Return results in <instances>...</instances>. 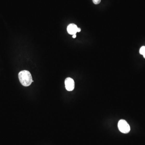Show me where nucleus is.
<instances>
[{
  "label": "nucleus",
  "mask_w": 145,
  "mask_h": 145,
  "mask_svg": "<svg viewBox=\"0 0 145 145\" xmlns=\"http://www.w3.org/2000/svg\"><path fill=\"white\" fill-rule=\"evenodd\" d=\"M20 82L22 85L25 87L30 86L32 82V78L30 72L27 70L20 72L18 74Z\"/></svg>",
  "instance_id": "obj_1"
},
{
  "label": "nucleus",
  "mask_w": 145,
  "mask_h": 145,
  "mask_svg": "<svg viewBox=\"0 0 145 145\" xmlns=\"http://www.w3.org/2000/svg\"><path fill=\"white\" fill-rule=\"evenodd\" d=\"M118 127L119 131L123 134H128L130 131V127L126 120L121 119L118 121Z\"/></svg>",
  "instance_id": "obj_2"
},
{
  "label": "nucleus",
  "mask_w": 145,
  "mask_h": 145,
  "mask_svg": "<svg viewBox=\"0 0 145 145\" xmlns=\"http://www.w3.org/2000/svg\"><path fill=\"white\" fill-rule=\"evenodd\" d=\"M64 83L66 89L68 91H72L74 89L75 82L72 78L67 77Z\"/></svg>",
  "instance_id": "obj_3"
},
{
  "label": "nucleus",
  "mask_w": 145,
  "mask_h": 145,
  "mask_svg": "<svg viewBox=\"0 0 145 145\" xmlns=\"http://www.w3.org/2000/svg\"><path fill=\"white\" fill-rule=\"evenodd\" d=\"M77 26L74 23H71L67 26V31L68 33L71 35L76 34L77 31Z\"/></svg>",
  "instance_id": "obj_4"
},
{
  "label": "nucleus",
  "mask_w": 145,
  "mask_h": 145,
  "mask_svg": "<svg viewBox=\"0 0 145 145\" xmlns=\"http://www.w3.org/2000/svg\"><path fill=\"white\" fill-rule=\"evenodd\" d=\"M140 53L142 55H143L145 53V47L143 46L141 48L140 50Z\"/></svg>",
  "instance_id": "obj_5"
},
{
  "label": "nucleus",
  "mask_w": 145,
  "mask_h": 145,
  "mask_svg": "<svg viewBox=\"0 0 145 145\" xmlns=\"http://www.w3.org/2000/svg\"><path fill=\"white\" fill-rule=\"evenodd\" d=\"M94 4L98 5L101 2V0H92Z\"/></svg>",
  "instance_id": "obj_6"
},
{
  "label": "nucleus",
  "mask_w": 145,
  "mask_h": 145,
  "mask_svg": "<svg viewBox=\"0 0 145 145\" xmlns=\"http://www.w3.org/2000/svg\"><path fill=\"white\" fill-rule=\"evenodd\" d=\"M81 31V29L80 28H77V32H80Z\"/></svg>",
  "instance_id": "obj_7"
},
{
  "label": "nucleus",
  "mask_w": 145,
  "mask_h": 145,
  "mask_svg": "<svg viewBox=\"0 0 145 145\" xmlns=\"http://www.w3.org/2000/svg\"><path fill=\"white\" fill-rule=\"evenodd\" d=\"M72 38H75L76 37V34H74V35H72Z\"/></svg>",
  "instance_id": "obj_8"
},
{
  "label": "nucleus",
  "mask_w": 145,
  "mask_h": 145,
  "mask_svg": "<svg viewBox=\"0 0 145 145\" xmlns=\"http://www.w3.org/2000/svg\"><path fill=\"white\" fill-rule=\"evenodd\" d=\"M143 57H144V58H145V53H144V54H143Z\"/></svg>",
  "instance_id": "obj_9"
}]
</instances>
